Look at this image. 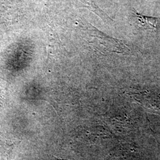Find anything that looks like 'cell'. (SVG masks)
<instances>
[{
    "label": "cell",
    "instance_id": "2",
    "mask_svg": "<svg viewBox=\"0 0 160 160\" xmlns=\"http://www.w3.org/2000/svg\"><path fill=\"white\" fill-rule=\"evenodd\" d=\"M138 26L140 29L148 31H156L160 25V19L157 17H148L133 10Z\"/></svg>",
    "mask_w": 160,
    "mask_h": 160
},
{
    "label": "cell",
    "instance_id": "3",
    "mask_svg": "<svg viewBox=\"0 0 160 160\" xmlns=\"http://www.w3.org/2000/svg\"><path fill=\"white\" fill-rule=\"evenodd\" d=\"M81 2L85 5V7L87 8H89L92 10V12H95L98 16L102 17V18H110L109 16L106 14L104 12L95 4L93 0H80Z\"/></svg>",
    "mask_w": 160,
    "mask_h": 160
},
{
    "label": "cell",
    "instance_id": "1",
    "mask_svg": "<svg viewBox=\"0 0 160 160\" xmlns=\"http://www.w3.org/2000/svg\"><path fill=\"white\" fill-rule=\"evenodd\" d=\"M83 29L85 40L92 48L101 53H125L129 52V49L120 40L104 34L90 24L85 23Z\"/></svg>",
    "mask_w": 160,
    "mask_h": 160
}]
</instances>
